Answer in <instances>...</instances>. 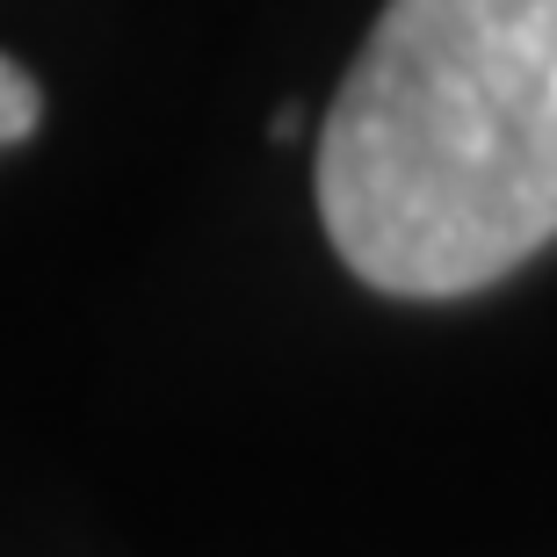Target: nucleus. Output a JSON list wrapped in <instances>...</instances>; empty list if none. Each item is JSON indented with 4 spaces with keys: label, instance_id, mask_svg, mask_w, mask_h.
I'll list each match as a JSON object with an SVG mask.
<instances>
[{
    "label": "nucleus",
    "instance_id": "obj_1",
    "mask_svg": "<svg viewBox=\"0 0 557 557\" xmlns=\"http://www.w3.org/2000/svg\"><path fill=\"white\" fill-rule=\"evenodd\" d=\"M341 261L463 297L557 239V0H392L319 131Z\"/></svg>",
    "mask_w": 557,
    "mask_h": 557
},
{
    "label": "nucleus",
    "instance_id": "obj_2",
    "mask_svg": "<svg viewBox=\"0 0 557 557\" xmlns=\"http://www.w3.org/2000/svg\"><path fill=\"white\" fill-rule=\"evenodd\" d=\"M37 116H44L37 81H29L15 59H0V145H22L29 131H37Z\"/></svg>",
    "mask_w": 557,
    "mask_h": 557
}]
</instances>
